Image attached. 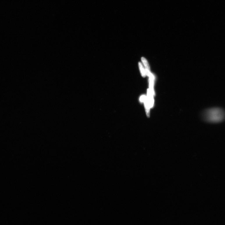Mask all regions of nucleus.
I'll list each match as a JSON object with an SVG mask.
<instances>
[{
	"label": "nucleus",
	"mask_w": 225,
	"mask_h": 225,
	"mask_svg": "<svg viewBox=\"0 0 225 225\" xmlns=\"http://www.w3.org/2000/svg\"><path fill=\"white\" fill-rule=\"evenodd\" d=\"M141 60L143 63V65H145L146 69L150 70V67L149 65L148 64V63L146 60V59L143 58L142 57L141 58Z\"/></svg>",
	"instance_id": "3"
},
{
	"label": "nucleus",
	"mask_w": 225,
	"mask_h": 225,
	"mask_svg": "<svg viewBox=\"0 0 225 225\" xmlns=\"http://www.w3.org/2000/svg\"><path fill=\"white\" fill-rule=\"evenodd\" d=\"M146 98V96L145 95H143L141 96L140 98V101L141 102H144L145 101Z\"/></svg>",
	"instance_id": "4"
},
{
	"label": "nucleus",
	"mask_w": 225,
	"mask_h": 225,
	"mask_svg": "<svg viewBox=\"0 0 225 225\" xmlns=\"http://www.w3.org/2000/svg\"><path fill=\"white\" fill-rule=\"evenodd\" d=\"M139 66L140 70H141L142 75L143 77H145L146 76V73L145 72V70H144L143 66L141 62H139Z\"/></svg>",
	"instance_id": "2"
},
{
	"label": "nucleus",
	"mask_w": 225,
	"mask_h": 225,
	"mask_svg": "<svg viewBox=\"0 0 225 225\" xmlns=\"http://www.w3.org/2000/svg\"><path fill=\"white\" fill-rule=\"evenodd\" d=\"M202 116L203 120L207 122L218 123L225 120V111L221 108H210L203 111Z\"/></svg>",
	"instance_id": "1"
}]
</instances>
